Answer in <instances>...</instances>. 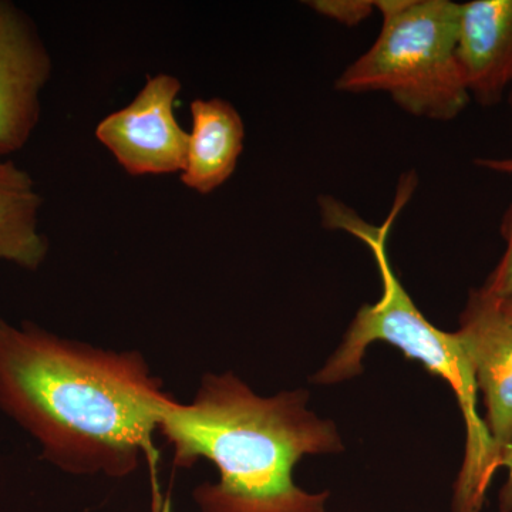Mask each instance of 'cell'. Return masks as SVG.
Instances as JSON below:
<instances>
[{"label":"cell","instance_id":"obj_5","mask_svg":"<svg viewBox=\"0 0 512 512\" xmlns=\"http://www.w3.org/2000/svg\"><path fill=\"white\" fill-rule=\"evenodd\" d=\"M180 80L171 74L148 76L130 104L97 124L96 137L128 175L181 173L190 133L178 124L174 104Z\"/></svg>","mask_w":512,"mask_h":512},{"label":"cell","instance_id":"obj_13","mask_svg":"<svg viewBox=\"0 0 512 512\" xmlns=\"http://www.w3.org/2000/svg\"><path fill=\"white\" fill-rule=\"evenodd\" d=\"M500 467H505L508 470L507 483L504 484L500 493V511L512 512V446L504 451Z\"/></svg>","mask_w":512,"mask_h":512},{"label":"cell","instance_id":"obj_10","mask_svg":"<svg viewBox=\"0 0 512 512\" xmlns=\"http://www.w3.org/2000/svg\"><path fill=\"white\" fill-rule=\"evenodd\" d=\"M43 198L32 175L0 156V261L36 271L49 254L39 228Z\"/></svg>","mask_w":512,"mask_h":512},{"label":"cell","instance_id":"obj_11","mask_svg":"<svg viewBox=\"0 0 512 512\" xmlns=\"http://www.w3.org/2000/svg\"><path fill=\"white\" fill-rule=\"evenodd\" d=\"M501 234L507 241V249L500 264L494 269L493 274L488 276L483 286L485 292L500 301L512 296V202L501 222Z\"/></svg>","mask_w":512,"mask_h":512},{"label":"cell","instance_id":"obj_3","mask_svg":"<svg viewBox=\"0 0 512 512\" xmlns=\"http://www.w3.org/2000/svg\"><path fill=\"white\" fill-rule=\"evenodd\" d=\"M414 175L404 177L394 207L382 227L363 221L355 211L332 197L320 198L323 224L355 235L372 251L383 292L380 301L363 305L340 348L318 375V384H335L362 373V360L373 342L396 346L410 360H417L431 375L450 384L466 423V457L454 488V512H481L488 487L500 468L501 453L487 424L477 412L478 387L473 366L456 333L431 325L394 274L387 254V238L397 215L412 197Z\"/></svg>","mask_w":512,"mask_h":512},{"label":"cell","instance_id":"obj_2","mask_svg":"<svg viewBox=\"0 0 512 512\" xmlns=\"http://www.w3.org/2000/svg\"><path fill=\"white\" fill-rule=\"evenodd\" d=\"M308 400L303 390L258 396L228 372L205 375L190 404H168L158 431L175 466L207 460L220 474L195 488L202 512H326L329 494L305 493L292 478L306 454L343 450L335 424L308 410Z\"/></svg>","mask_w":512,"mask_h":512},{"label":"cell","instance_id":"obj_14","mask_svg":"<svg viewBox=\"0 0 512 512\" xmlns=\"http://www.w3.org/2000/svg\"><path fill=\"white\" fill-rule=\"evenodd\" d=\"M478 167L485 170L494 171V173L512 175V157L511 158H480L476 161Z\"/></svg>","mask_w":512,"mask_h":512},{"label":"cell","instance_id":"obj_7","mask_svg":"<svg viewBox=\"0 0 512 512\" xmlns=\"http://www.w3.org/2000/svg\"><path fill=\"white\" fill-rule=\"evenodd\" d=\"M457 335L473 366L487 407V429L501 457L512 446V323L500 299L483 288L471 291Z\"/></svg>","mask_w":512,"mask_h":512},{"label":"cell","instance_id":"obj_8","mask_svg":"<svg viewBox=\"0 0 512 512\" xmlns=\"http://www.w3.org/2000/svg\"><path fill=\"white\" fill-rule=\"evenodd\" d=\"M457 57L471 100L501 103L512 89V0L461 3Z\"/></svg>","mask_w":512,"mask_h":512},{"label":"cell","instance_id":"obj_9","mask_svg":"<svg viewBox=\"0 0 512 512\" xmlns=\"http://www.w3.org/2000/svg\"><path fill=\"white\" fill-rule=\"evenodd\" d=\"M192 128L181 183L201 195L227 183L244 150V121L229 101L195 99Z\"/></svg>","mask_w":512,"mask_h":512},{"label":"cell","instance_id":"obj_16","mask_svg":"<svg viewBox=\"0 0 512 512\" xmlns=\"http://www.w3.org/2000/svg\"><path fill=\"white\" fill-rule=\"evenodd\" d=\"M508 103H510L511 111H512V89L510 94H508Z\"/></svg>","mask_w":512,"mask_h":512},{"label":"cell","instance_id":"obj_12","mask_svg":"<svg viewBox=\"0 0 512 512\" xmlns=\"http://www.w3.org/2000/svg\"><path fill=\"white\" fill-rule=\"evenodd\" d=\"M308 6L319 15L346 26L359 25L376 9L375 2L370 0H313Z\"/></svg>","mask_w":512,"mask_h":512},{"label":"cell","instance_id":"obj_1","mask_svg":"<svg viewBox=\"0 0 512 512\" xmlns=\"http://www.w3.org/2000/svg\"><path fill=\"white\" fill-rule=\"evenodd\" d=\"M173 400L134 350L93 348L0 316V409L66 473H133Z\"/></svg>","mask_w":512,"mask_h":512},{"label":"cell","instance_id":"obj_6","mask_svg":"<svg viewBox=\"0 0 512 512\" xmlns=\"http://www.w3.org/2000/svg\"><path fill=\"white\" fill-rule=\"evenodd\" d=\"M52 59L35 22L0 0V156L22 150L39 123Z\"/></svg>","mask_w":512,"mask_h":512},{"label":"cell","instance_id":"obj_4","mask_svg":"<svg viewBox=\"0 0 512 512\" xmlns=\"http://www.w3.org/2000/svg\"><path fill=\"white\" fill-rule=\"evenodd\" d=\"M380 35L335 87L345 93L384 92L416 117L457 119L471 101L457 57L461 3L376 0Z\"/></svg>","mask_w":512,"mask_h":512},{"label":"cell","instance_id":"obj_15","mask_svg":"<svg viewBox=\"0 0 512 512\" xmlns=\"http://www.w3.org/2000/svg\"><path fill=\"white\" fill-rule=\"evenodd\" d=\"M500 308L508 322L512 323V296H510V298L501 299Z\"/></svg>","mask_w":512,"mask_h":512}]
</instances>
